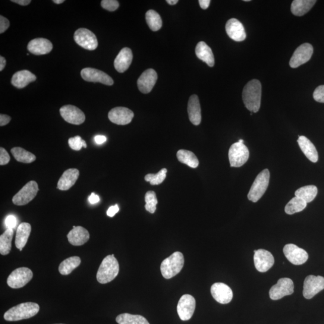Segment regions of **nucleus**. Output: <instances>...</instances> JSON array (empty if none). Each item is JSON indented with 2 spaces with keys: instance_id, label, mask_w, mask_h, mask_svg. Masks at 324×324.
Segmentation results:
<instances>
[{
  "instance_id": "nucleus-10",
  "label": "nucleus",
  "mask_w": 324,
  "mask_h": 324,
  "mask_svg": "<svg viewBox=\"0 0 324 324\" xmlns=\"http://www.w3.org/2000/svg\"><path fill=\"white\" fill-rule=\"evenodd\" d=\"M294 283L289 278L280 279L275 285L270 289L269 295L273 300H278L294 293Z\"/></svg>"
},
{
  "instance_id": "nucleus-57",
  "label": "nucleus",
  "mask_w": 324,
  "mask_h": 324,
  "mask_svg": "<svg viewBox=\"0 0 324 324\" xmlns=\"http://www.w3.org/2000/svg\"><path fill=\"white\" fill-rule=\"evenodd\" d=\"M238 143H244V141L243 140H240L238 141Z\"/></svg>"
},
{
  "instance_id": "nucleus-35",
  "label": "nucleus",
  "mask_w": 324,
  "mask_h": 324,
  "mask_svg": "<svg viewBox=\"0 0 324 324\" xmlns=\"http://www.w3.org/2000/svg\"><path fill=\"white\" fill-rule=\"evenodd\" d=\"M14 234L13 229H7V230L0 236V253L2 255H7L11 252Z\"/></svg>"
},
{
  "instance_id": "nucleus-24",
  "label": "nucleus",
  "mask_w": 324,
  "mask_h": 324,
  "mask_svg": "<svg viewBox=\"0 0 324 324\" xmlns=\"http://www.w3.org/2000/svg\"><path fill=\"white\" fill-rule=\"evenodd\" d=\"M133 59V53L128 48H124L119 52L114 61V68L119 73L126 71L131 65Z\"/></svg>"
},
{
  "instance_id": "nucleus-41",
  "label": "nucleus",
  "mask_w": 324,
  "mask_h": 324,
  "mask_svg": "<svg viewBox=\"0 0 324 324\" xmlns=\"http://www.w3.org/2000/svg\"><path fill=\"white\" fill-rule=\"evenodd\" d=\"M145 201L146 203L145 208H146L147 212L152 214L155 213L156 210L157 204L158 203L155 191H147L146 196H145Z\"/></svg>"
},
{
  "instance_id": "nucleus-12",
  "label": "nucleus",
  "mask_w": 324,
  "mask_h": 324,
  "mask_svg": "<svg viewBox=\"0 0 324 324\" xmlns=\"http://www.w3.org/2000/svg\"><path fill=\"white\" fill-rule=\"evenodd\" d=\"M81 75L84 81L91 83H99L106 86L114 84V80L103 71L94 68H84L81 72Z\"/></svg>"
},
{
  "instance_id": "nucleus-5",
  "label": "nucleus",
  "mask_w": 324,
  "mask_h": 324,
  "mask_svg": "<svg viewBox=\"0 0 324 324\" xmlns=\"http://www.w3.org/2000/svg\"><path fill=\"white\" fill-rule=\"evenodd\" d=\"M270 180V171L269 169H264L257 175L248 192V199L253 203L258 201L269 187Z\"/></svg>"
},
{
  "instance_id": "nucleus-30",
  "label": "nucleus",
  "mask_w": 324,
  "mask_h": 324,
  "mask_svg": "<svg viewBox=\"0 0 324 324\" xmlns=\"http://www.w3.org/2000/svg\"><path fill=\"white\" fill-rule=\"evenodd\" d=\"M195 53L198 58L205 62L210 67H213L215 65V57L212 50L205 42H200L197 44Z\"/></svg>"
},
{
  "instance_id": "nucleus-43",
  "label": "nucleus",
  "mask_w": 324,
  "mask_h": 324,
  "mask_svg": "<svg viewBox=\"0 0 324 324\" xmlns=\"http://www.w3.org/2000/svg\"><path fill=\"white\" fill-rule=\"evenodd\" d=\"M101 6L107 11L114 12L117 10L119 8V3L116 0H102Z\"/></svg>"
},
{
  "instance_id": "nucleus-2",
  "label": "nucleus",
  "mask_w": 324,
  "mask_h": 324,
  "mask_svg": "<svg viewBox=\"0 0 324 324\" xmlns=\"http://www.w3.org/2000/svg\"><path fill=\"white\" fill-rule=\"evenodd\" d=\"M39 310L38 304L27 302L18 304L8 310L4 314V318L7 321H18L29 319L38 313Z\"/></svg>"
},
{
  "instance_id": "nucleus-17",
  "label": "nucleus",
  "mask_w": 324,
  "mask_h": 324,
  "mask_svg": "<svg viewBox=\"0 0 324 324\" xmlns=\"http://www.w3.org/2000/svg\"><path fill=\"white\" fill-rule=\"evenodd\" d=\"M254 263L257 271L265 273L272 268L275 263L273 254L265 249L254 250Z\"/></svg>"
},
{
  "instance_id": "nucleus-33",
  "label": "nucleus",
  "mask_w": 324,
  "mask_h": 324,
  "mask_svg": "<svg viewBox=\"0 0 324 324\" xmlns=\"http://www.w3.org/2000/svg\"><path fill=\"white\" fill-rule=\"evenodd\" d=\"M81 260L80 257L72 256L62 261L59 266V272L62 275H69L80 266Z\"/></svg>"
},
{
  "instance_id": "nucleus-44",
  "label": "nucleus",
  "mask_w": 324,
  "mask_h": 324,
  "mask_svg": "<svg viewBox=\"0 0 324 324\" xmlns=\"http://www.w3.org/2000/svg\"><path fill=\"white\" fill-rule=\"evenodd\" d=\"M313 96L316 102L324 103V85L316 88L314 91Z\"/></svg>"
},
{
  "instance_id": "nucleus-53",
  "label": "nucleus",
  "mask_w": 324,
  "mask_h": 324,
  "mask_svg": "<svg viewBox=\"0 0 324 324\" xmlns=\"http://www.w3.org/2000/svg\"><path fill=\"white\" fill-rule=\"evenodd\" d=\"M11 2L23 6H27L31 2L30 0H12Z\"/></svg>"
},
{
  "instance_id": "nucleus-50",
  "label": "nucleus",
  "mask_w": 324,
  "mask_h": 324,
  "mask_svg": "<svg viewBox=\"0 0 324 324\" xmlns=\"http://www.w3.org/2000/svg\"><path fill=\"white\" fill-rule=\"evenodd\" d=\"M89 201L91 204H95L99 202L100 198L95 193H92L89 198Z\"/></svg>"
},
{
  "instance_id": "nucleus-18",
  "label": "nucleus",
  "mask_w": 324,
  "mask_h": 324,
  "mask_svg": "<svg viewBox=\"0 0 324 324\" xmlns=\"http://www.w3.org/2000/svg\"><path fill=\"white\" fill-rule=\"evenodd\" d=\"M134 117V113L125 107H116L108 113L109 120L118 125L129 124Z\"/></svg>"
},
{
  "instance_id": "nucleus-31",
  "label": "nucleus",
  "mask_w": 324,
  "mask_h": 324,
  "mask_svg": "<svg viewBox=\"0 0 324 324\" xmlns=\"http://www.w3.org/2000/svg\"><path fill=\"white\" fill-rule=\"evenodd\" d=\"M316 3L315 0H294L291 5L292 13L301 17L307 14Z\"/></svg>"
},
{
  "instance_id": "nucleus-54",
  "label": "nucleus",
  "mask_w": 324,
  "mask_h": 324,
  "mask_svg": "<svg viewBox=\"0 0 324 324\" xmlns=\"http://www.w3.org/2000/svg\"><path fill=\"white\" fill-rule=\"evenodd\" d=\"M6 65V59L3 56H0V71H3Z\"/></svg>"
},
{
  "instance_id": "nucleus-36",
  "label": "nucleus",
  "mask_w": 324,
  "mask_h": 324,
  "mask_svg": "<svg viewBox=\"0 0 324 324\" xmlns=\"http://www.w3.org/2000/svg\"><path fill=\"white\" fill-rule=\"evenodd\" d=\"M12 155L19 162L31 163L35 161L36 157L21 147H14L11 150Z\"/></svg>"
},
{
  "instance_id": "nucleus-47",
  "label": "nucleus",
  "mask_w": 324,
  "mask_h": 324,
  "mask_svg": "<svg viewBox=\"0 0 324 324\" xmlns=\"http://www.w3.org/2000/svg\"><path fill=\"white\" fill-rule=\"evenodd\" d=\"M6 226L8 229H13L17 225V218L13 215H9L6 218L5 221Z\"/></svg>"
},
{
  "instance_id": "nucleus-56",
  "label": "nucleus",
  "mask_w": 324,
  "mask_h": 324,
  "mask_svg": "<svg viewBox=\"0 0 324 324\" xmlns=\"http://www.w3.org/2000/svg\"><path fill=\"white\" fill-rule=\"evenodd\" d=\"M52 2L55 3V4L60 5L64 2V0H53Z\"/></svg>"
},
{
  "instance_id": "nucleus-28",
  "label": "nucleus",
  "mask_w": 324,
  "mask_h": 324,
  "mask_svg": "<svg viewBox=\"0 0 324 324\" xmlns=\"http://www.w3.org/2000/svg\"><path fill=\"white\" fill-rule=\"evenodd\" d=\"M299 146H300L302 152L310 161L316 163L318 160V154L313 144L304 136H299L297 141Z\"/></svg>"
},
{
  "instance_id": "nucleus-3",
  "label": "nucleus",
  "mask_w": 324,
  "mask_h": 324,
  "mask_svg": "<svg viewBox=\"0 0 324 324\" xmlns=\"http://www.w3.org/2000/svg\"><path fill=\"white\" fill-rule=\"evenodd\" d=\"M119 264L114 254H110L103 259L97 272V281L100 284H106L115 279L118 275Z\"/></svg>"
},
{
  "instance_id": "nucleus-22",
  "label": "nucleus",
  "mask_w": 324,
  "mask_h": 324,
  "mask_svg": "<svg viewBox=\"0 0 324 324\" xmlns=\"http://www.w3.org/2000/svg\"><path fill=\"white\" fill-rule=\"evenodd\" d=\"M28 51L36 55L48 54L53 49V45L48 39L37 38L31 40L28 44Z\"/></svg>"
},
{
  "instance_id": "nucleus-52",
  "label": "nucleus",
  "mask_w": 324,
  "mask_h": 324,
  "mask_svg": "<svg viewBox=\"0 0 324 324\" xmlns=\"http://www.w3.org/2000/svg\"><path fill=\"white\" fill-rule=\"evenodd\" d=\"M210 3V0H200L199 1L201 8L204 9V10H206V9L209 7Z\"/></svg>"
},
{
  "instance_id": "nucleus-37",
  "label": "nucleus",
  "mask_w": 324,
  "mask_h": 324,
  "mask_svg": "<svg viewBox=\"0 0 324 324\" xmlns=\"http://www.w3.org/2000/svg\"><path fill=\"white\" fill-rule=\"evenodd\" d=\"M116 321L118 324H150L143 316L126 313L119 314L116 317Z\"/></svg>"
},
{
  "instance_id": "nucleus-51",
  "label": "nucleus",
  "mask_w": 324,
  "mask_h": 324,
  "mask_svg": "<svg viewBox=\"0 0 324 324\" xmlns=\"http://www.w3.org/2000/svg\"><path fill=\"white\" fill-rule=\"evenodd\" d=\"M106 140V137L103 136V135H97L94 138V141L97 144H102L105 143Z\"/></svg>"
},
{
  "instance_id": "nucleus-14",
  "label": "nucleus",
  "mask_w": 324,
  "mask_h": 324,
  "mask_svg": "<svg viewBox=\"0 0 324 324\" xmlns=\"http://www.w3.org/2000/svg\"><path fill=\"white\" fill-rule=\"evenodd\" d=\"M196 307V301L189 294L182 295L177 305V313L182 320H188L192 317Z\"/></svg>"
},
{
  "instance_id": "nucleus-11",
  "label": "nucleus",
  "mask_w": 324,
  "mask_h": 324,
  "mask_svg": "<svg viewBox=\"0 0 324 324\" xmlns=\"http://www.w3.org/2000/svg\"><path fill=\"white\" fill-rule=\"evenodd\" d=\"M324 289V278L320 276L310 275L304 282L303 296L306 299L312 298Z\"/></svg>"
},
{
  "instance_id": "nucleus-34",
  "label": "nucleus",
  "mask_w": 324,
  "mask_h": 324,
  "mask_svg": "<svg viewBox=\"0 0 324 324\" xmlns=\"http://www.w3.org/2000/svg\"><path fill=\"white\" fill-rule=\"evenodd\" d=\"M179 162L187 165L190 168H197L199 165V160L193 152L185 150H179L177 153Z\"/></svg>"
},
{
  "instance_id": "nucleus-26",
  "label": "nucleus",
  "mask_w": 324,
  "mask_h": 324,
  "mask_svg": "<svg viewBox=\"0 0 324 324\" xmlns=\"http://www.w3.org/2000/svg\"><path fill=\"white\" fill-rule=\"evenodd\" d=\"M187 111L188 117L191 123L195 125L200 124L201 111L199 98L196 94L190 97L188 100Z\"/></svg>"
},
{
  "instance_id": "nucleus-45",
  "label": "nucleus",
  "mask_w": 324,
  "mask_h": 324,
  "mask_svg": "<svg viewBox=\"0 0 324 324\" xmlns=\"http://www.w3.org/2000/svg\"><path fill=\"white\" fill-rule=\"evenodd\" d=\"M11 157L4 148H0V165H6L10 162Z\"/></svg>"
},
{
  "instance_id": "nucleus-15",
  "label": "nucleus",
  "mask_w": 324,
  "mask_h": 324,
  "mask_svg": "<svg viewBox=\"0 0 324 324\" xmlns=\"http://www.w3.org/2000/svg\"><path fill=\"white\" fill-rule=\"evenodd\" d=\"M59 112L62 118L69 123L80 125L86 120V115L80 108L77 106L68 105L62 106L59 109Z\"/></svg>"
},
{
  "instance_id": "nucleus-20",
  "label": "nucleus",
  "mask_w": 324,
  "mask_h": 324,
  "mask_svg": "<svg viewBox=\"0 0 324 324\" xmlns=\"http://www.w3.org/2000/svg\"><path fill=\"white\" fill-rule=\"evenodd\" d=\"M157 80L156 72L152 69H147L141 74L137 81L138 89L141 93L148 94L155 86Z\"/></svg>"
},
{
  "instance_id": "nucleus-9",
  "label": "nucleus",
  "mask_w": 324,
  "mask_h": 324,
  "mask_svg": "<svg viewBox=\"0 0 324 324\" xmlns=\"http://www.w3.org/2000/svg\"><path fill=\"white\" fill-rule=\"evenodd\" d=\"M74 40L78 45L89 51H94L98 46V41L95 34L87 28H79L75 31Z\"/></svg>"
},
{
  "instance_id": "nucleus-8",
  "label": "nucleus",
  "mask_w": 324,
  "mask_h": 324,
  "mask_svg": "<svg viewBox=\"0 0 324 324\" xmlns=\"http://www.w3.org/2000/svg\"><path fill=\"white\" fill-rule=\"evenodd\" d=\"M33 277V273L27 267H21L12 272L8 278V285L13 289L24 287Z\"/></svg>"
},
{
  "instance_id": "nucleus-4",
  "label": "nucleus",
  "mask_w": 324,
  "mask_h": 324,
  "mask_svg": "<svg viewBox=\"0 0 324 324\" xmlns=\"http://www.w3.org/2000/svg\"><path fill=\"white\" fill-rule=\"evenodd\" d=\"M184 264L183 254L179 251L172 253L171 256L163 260L160 266V271L163 278L169 279L177 275L181 271Z\"/></svg>"
},
{
  "instance_id": "nucleus-46",
  "label": "nucleus",
  "mask_w": 324,
  "mask_h": 324,
  "mask_svg": "<svg viewBox=\"0 0 324 324\" xmlns=\"http://www.w3.org/2000/svg\"><path fill=\"white\" fill-rule=\"evenodd\" d=\"M9 26H10V22L8 19L3 17L2 15L0 16V33H4Z\"/></svg>"
},
{
  "instance_id": "nucleus-49",
  "label": "nucleus",
  "mask_w": 324,
  "mask_h": 324,
  "mask_svg": "<svg viewBox=\"0 0 324 324\" xmlns=\"http://www.w3.org/2000/svg\"><path fill=\"white\" fill-rule=\"evenodd\" d=\"M11 120V117L8 115L3 114L0 115V125L4 126L9 123Z\"/></svg>"
},
{
  "instance_id": "nucleus-13",
  "label": "nucleus",
  "mask_w": 324,
  "mask_h": 324,
  "mask_svg": "<svg viewBox=\"0 0 324 324\" xmlns=\"http://www.w3.org/2000/svg\"><path fill=\"white\" fill-rule=\"evenodd\" d=\"M313 53V46L306 43L300 45L295 50L289 61L292 68H297L309 61Z\"/></svg>"
},
{
  "instance_id": "nucleus-39",
  "label": "nucleus",
  "mask_w": 324,
  "mask_h": 324,
  "mask_svg": "<svg viewBox=\"0 0 324 324\" xmlns=\"http://www.w3.org/2000/svg\"><path fill=\"white\" fill-rule=\"evenodd\" d=\"M148 26L153 31H159L162 26L161 17L157 12L153 10L148 11L146 14Z\"/></svg>"
},
{
  "instance_id": "nucleus-1",
  "label": "nucleus",
  "mask_w": 324,
  "mask_h": 324,
  "mask_svg": "<svg viewBox=\"0 0 324 324\" xmlns=\"http://www.w3.org/2000/svg\"><path fill=\"white\" fill-rule=\"evenodd\" d=\"M262 86L260 81L252 80L246 85L243 91V100L248 111L256 113L261 106Z\"/></svg>"
},
{
  "instance_id": "nucleus-21",
  "label": "nucleus",
  "mask_w": 324,
  "mask_h": 324,
  "mask_svg": "<svg viewBox=\"0 0 324 324\" xmlns=\"http://www.w3.org/2000/svg\"><path fill=\"white\" fill-rule=\"evenodd\" d=\"M226 31L228 36L236 42H242L246 38V31L241 22L232 18L226 24Z\"/></svg>"
},
{
  "instance_id": "nucleus-42",
  "label": "nucleus",
  "mask_w": 324,
  "mask_h": 324,
  "mask_svg": "<svg viewBox=\"0 0 324 324\" xmlns=\"http://www.w3.org/2000/svg\"><path fill=\"white\" fill-rule=\"evenodd\" d=\"M68 143L71 149L75 151H80L83 147L86 149L87 147L86 141L80 136L69 138Z\"/></svg>"
},
{
  "instance_id": "nucleus-16",
  "label": "nucleus",
  "mask_w": 324,
  "mask_h": 324,
  "mask_svg": "<svg viewBox=\"0 0 324 324\" xmlns=\"http://www.w3.org/2000/svg\"><path fill=\"white\" fill-rule=\"evenodd\" d=\"M284 253L289 262L294 265H302L309 258V255L306 251L294 244L285 245Z\"/></svg>"
},
{
  "instance_id": "nucleus-19",
  "label": "nucleus",
  "mask_w": 324,
  "mask_h": 324,
  "mask_svg": "<svg viewBox=\"0 0 324 324\" xmlns=\"http://www.w3.org/2000/svg\"><path fill=\"white\" fill-rule=\"evenodd\" d=\"M212 296L218 303L225 304L230 303L233 298V292L227 285L216 283L211 288Z\"/></svg>"
},
{
  "instance_id": "nucleus-25",
  "label": "nucleus",
  "mask_w": 324,
  "mask_h": 324,
  "mask_svg": "<svg viewBox=\"0 0 324 324\" xmlns=\"http://www.w3.org/2000/svg\"><path fill=\"white\" fill-rule=\"evenodd\" d=\"M80 176V171L77 169L71 168L66 170L58 180V189L65 191L70 189L74 185Z\"/></svg>"
},
{
  "instance_id": "nucleus-27",
  "label": "nucleus",
  "mask_w": 324,
  "mask_h": 324,
  "mask_svg": "<svg viewBox=\"0 0 324 324\" xmlns=\"http://www.w3.org/2000/svg\"><path fill=\"white\" fill-rule=\"evenodd\" d=\"M37 77L35 75L28 70L18 71L12 78L11 83L17 89H23L31 83L35 81Z\"/></svg>"
},
{
  "instance_id": "nucleus-58",
  "label": "nucleus",
  "mask_w": 324,
  "mask_h": 324,
  "mask_svg": "<svg viewBox=\"0 0 324 324\" xmlns=\"http://www.w3.org/2000/svg\"><path fill=\"white\" fill-rule=\"evenodd\" d=\"M58 324H62V323H58Z\"/></svg>"
},
{
  "instance_id": "nucleus-48",
  "label": "nucleus",
  "mask_w": 324,
  "mask_h": 324,
  "mask_svg": "<svg viewBox=\"0 0 324 324\" xmlns=\"http://www.w3.org/2000/svg\"><path fill=\"white\" fill-rule=\"evenodd\" d=\"M118 212L119 207L117 204H116V205L109 208V209L107 211V215L112 218V217H114Z\"/></svg>"
},
{
  "instance_id": "nucleus-7",
  "label": "nucleus",
  "mask_w": 324,
  "mask_h": 324,
  "mask_svg": "<svg viewBox=\"0 0 324 324\" xmlns=\"http://www.w3.org/2000/svg\"><path fill=\"white\" fill-rule=\"evenodd\" d=\"M39 190L37 182L30 181L15 195L12 201L15 205L18 206L27 205L36 197Z\"/></svg>"
},
{
  "instance_id": "nucleus-38",
  "label": "nucleus",
  "mask_w": 324,
  "mask_h": 324,
  "mask_svg": "<svg viewBox=\"0 0 324 324\" xmlns=\"http://www.w3.org/2000/svg\"><path fill=\"white\" fill-rule=\"evenodd\" d=\"M307 203L300 198L295 197L286 204L285 208V213L289 215L302 212L306 209Z\"/></svg>"
},
{
  "instance_id": "nucleus-55",
  "label": "nucleus",
  "mask_w": 324,
  "mask_h": 324,
  "mask_svg": "<svg viewBox=\"0 0 324 324\" xmlns=\"http://www.w3.org/2000/svg\"><path fill=\"white\" fill-rule=\"evenodd\" d=\"M170 5H175L178 2V0H167L166 1Z\"/></svg>"
},
{
  "instance_id": "nucleus-6",
  "label": "nucleus",
  "mask_w": 324,
  "mask_h": 324,
  "mask_svg": "<svg viewBox=\"0 0 324 324\" xmlns=\"http://www.w3.org/2000/svg\"><path fill=\"white\" fill-rule=\"evenodd\" d=\"M228 156L231 167H241L247 162L249 151L244 143H235L229 149Z\"/></svg>"
},
{
  "instance_id": "nucleus-40",
  "label": "nucleus",
  "mask_w": 324,
  "mask_h": 324,
  "mask_svg": "<svg viewBox=\"0 0 324 324\" xmlns=\"http://www.w3.org/2000/svg\"><path fill=\"white\" fill-rule=\"evenodd\" d=\"M167 171V169L163 168L156 174H147L145 177V180L147 182H150V183L152 185L162 184L163 181L165 180Z\"/></svg>"
},
{
  "instance_id": "nucleus-29",
  "label": "nucleus",
  "mask_w": 324,
  "mask_h": 324,
  "mask_svg": "<svg viewBox=\"0 0 324 324\" xmlns=\"http://www.w3.org/2000/svg\"><path fill=\"white\" fill-rule=\"evenodd\" d=\"M31 232L30 223L23 222L19 225L16 235L15 246L21 251L26 246Z\"/></svg>"
},
{
  "instance_id": "nucleus-23",
  "label": "nucleus",
  "mask_w": 324,
  "mask_h": 324,
  "mask_svg": "<svg viewBox=\"0 0 324 324\" xmlns=\"http://www.w3.org/2000/svg\"><path fill=\"white\" fill-rule=\"evenodd\" d=\"M68 238L69 243L75 246H80L86 243L90 239L89 231L83 226H74L69 232Z\"/></svg>"
},
{
  "instance_id": "nucleus-32",
  "label": "nucleus",
  "mask_w": 324,
  "mask_h": 324,
  "mask_svg": "<svg viewBox=\"0 0 324 324\" xmlns=\"http://www.w3.org/2000/svg\"><path fill=\"white\" fill-rule=\"evenodd\" d=\"M317 194V188L314 185H306L298 188L295 191V197L300 198L307 204L311 202L316 198Z\"/></svg>"
}]
</instances>
